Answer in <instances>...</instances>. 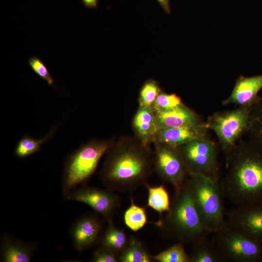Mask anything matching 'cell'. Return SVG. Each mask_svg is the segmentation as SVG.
Wrapping results in <instances>:
<instances>
[{
  "label": "cell",
  "instance_id": "obj_2",
  "mask_svg": "<svg viewBox=\"0 0 262 262\" xmlns=\"http://www.w3.org/2000/svg\"><path fill=\"white\" fill-rule=\"evenodd\" d=\"M226 165L220 181L224 196L236 206L262 204V144L240 140Z\"/></svg>",
  "mask_w": 262,
  "mask_h": 262
},
{
  "label": "cell",
  "instance_id": "obj_29",
  "mask_svg": "<svg viewBox=\"0 0 262 262\" xmlns=\"http://www.w3.org/2000/svg\"><path fill=\"white\" fill-rule=\"evenodd\" d=\"M91 261L94 262H116L117 255L110 249L100 246L94 252Z\"/></svg>",
  "mask_w": 262,
  "mask_h": 262
},
{
  "label": "cell",
  "instance_id": "obj_19",
  "mask_svg": "<svg viewBox=\"0 0 262 262\" xmlns=\"http://www.w3.org/2000/svg\"><path fill=\"white\" fill-rule=\"evenodd\" d=\"M191 262H223V259L213 239L205 238L191 245Z\"/></svg>",
  "mask_w": 262,
  "mask_h": 262
},
{
  "label": "cell",
  "instance_id": "obj_9",
  "mask_svg": "<svg viewBox=\"0 0 262 262\" xmlns=\"http://www.w3.org/2000/svg\"><path fill=\"white\" fill-rule=\"evenodd\" d=\"M153 166L161 180L172 185L174 191L180 189L189 177V173L177 147L154 143Z\"/></svg>",
  "mask_w": 262,
  "mask_h": 262
},
{
  "label": "cell",
  "instance_id": "obj_27",
  "mask_svg": "<svg viewBox=\"0 0 262 262\" xmlns=\"http://www.w3.org/2000/svg\"><path fill=\"white\" fill-rule=\"evenodd\" d=\"M182 103L181 98L174 93L168 94L162 91L152 105L155 112L172 109Z\"/></svg>",
  "mask_w": 262,
  "mask_h": 262
},
{
  "label": "cell",
  "instance_id": "obj_25",
  "mask_svg": "<svg viewBox=\"0 0 262 262\" xmlns=\"http://www.w3.org/2000/svg\"><path fill=\"white\" fill-rule=\"evenodd\" d=\"M184 246L178 242L156 255H150L151 258L159 262H191Z\"/></svg>",
  "mask_w": 262,
  "mask_h": 262
},
{
  "label": "cell",
  "instance_id": "obj_24",
  "mask_svg": "<svg viewBox=\"0 0 262 262\" xmlns=\"http://www.w3.org/2000/svg\"><path fill=\"white\" fill-rule=\"evenodd\" d=\"M131 205L124 214V221L126 226L133 231L142 229L147 222L145 209L136 205L131 199Z\"/></svg>",
  "mask_w": 262,
  "mask_h": 262
},
{
  "label": "cell",
  "instance_id": "obj_28",
  "mask_svg": "<svg viewBox=\"0 0 262 262\" xmlns=\"http://www.w3.org/2000/svg\"><path fill=\"white\" fill-rule=\"evenodd\" d=\"M28 64L33 72L41 79L47 82L50 86L54 85V80L51 76L48 67L37 56L30 58Z\"/></svg>",
  "mask_w": 262,
  "mask_h": 262
},
{
  "label": "cell",
  "instance_id": "obj_5",
  "mask_svg": "<svg viewBox=\"0 0 262 262\" xmlns=\"http://www.w3.org/2000/svg\"><path fill=\"white\" fill-rule=\"evenodd\" d=\"M192 195L208 232L214 233L227 225L224 197L219 180L199 174L190 175Z\"/></svg>",
  "mask_w": 262,
  "mask_h": 262
},
{
  "label": "cell",
  "instance_id": "obj_3",
  "mask_svg": "<svg viewBox=\"0 0 262 262\" xmlns=\"http://www.w3.org/2000/svg\"><path fill=\"white\" fill-rule=\"evenodd\" d=\"M175 193L169 211L156 224L170 238L183 245H192L207 238L206 229L195 204L189 177Z\"/></svg>",
  "mask_w": 262,
  "mask_h": 262
},
{
  "label": "cell",
  "instance_id": "obj_11",
  "mask_svg": "<svg viewBox=\"0 0 262 262\" xmlns=\"http://www.w3.org/2000/svg\"><path fill=\"white\" fill-rule=\"evenodd\" d=\"M227 224L262 244V204L236 206L226 212Z\"/></svg>",
  "mask_w": 262,
  "mask_h": 262
},
{
  "label": "cell",
  "instance_id": "obj_17",
  "mask_svg": "<svg viewBox=\"0 0 262 262\" xmlns=\"http://www.w3.org/2000/svg\"><path fill=\"white\" fill-rule=\"evenodd\" d=\"M36 248L35 244L4 234L0 244V260L3 262H29Z\"/></svg>",
  "mask_w": 262,
  "mask_h": 262
},
{
  "label": "cell",
  "instance_id": "obj_23",
  "mask_svg": "<svg viewBox=\"0 0 262 262\" xmlns=\"http://www.w3.org/2000/svg\"><path fill=\"white\" fill-rule=\"evenodd\" d=\"M118 260L121 262H149L152 259L142 243L137 238L132 237L119 255Z\"/></svg>",
  "mask_w": 262,
  "mask_h": 262
},
{
  "label": "cell",
  "instance_id": "obj_22",
  "mask_svg": "<svg viewBox=\"0 0 262 262\" xmlns=\"http://www.w3.org/2000/svg\"><path fill=\"white\" fill-rule=\"evenodd\" d=\"M246 134L249 138L262 144V95H258L250 104Z\"/></svg>",
  "mask_w": 262,
  "mask_h": 262
},
{
  "label": "cell",
  "instance_id": "obj_6",
  "mask_svg": "<svg viewBox=\"0 0 262 262\" xmlns=\"http://www.w3.org/2000/svg\"><path fill=\"white\" fill-rule=\"evenodd\" d=\"M250 104L215 112L205 121L208 130L213 131L217 138L226 163L241 137L246 133Z\"/></svg>",
  "mask_w": 262,
  "mask_h": 262
},
{
  "label": "cell",
  "instance_id": "obj_13",
  "mask_svg": "<svg viewBox=\"0 0 262 262\" xmlns=\"http://www.w3.org/2000/svg\"><path fill=\"white\" fill-rule=\"evenodd\" d=\"M208 130L206 123L195 126L161 129L158 130L153 143H162L178 147L193 140L207 136Z\"/></svg>",
  "mask_w": 262,
  "mask_h": 262
},
{
  "label": "cell",
  "instance_id": "obj_14",
  "mask_svg": "<svg viewBox=\"0 0 262 262\" xmlns=\"http://www.w3.org/2000/svg\"><path fill=\"white\" fill-rule=\"evenodd\" d=\"M155 116L158 130L206 123L200 115L183 102L172 109L155 112Z\"/></svg>",
  "mask_w": 262,
  "mask_h": 262
},
{
  "label": "cell",
  "instance_id": "obj_12",
  "mask_svg": "<svg viewBox=\"0 0 262 262\" xmlns=\"http://www.w3.org/2000/svg\"><path fill=\"white\" fill-rule=\"evenodd\" d=\"M101 231V224L95 215L86 214L79 218L70 231L76 249L82 251L90 247L98 239Z\"/></svg>",
  "mask_w": 262,
  "mask_h": 262
},
{
  "label": "cell",
  "instance_id": "obj_15",
  "mask_svg": "<svg viewBox=\"0 0 262 262\" xmlns=\"http://www.w3.org/2000/svg\"><path fill=\"white\" fill-rule=\"evenodd\" d=\"M262 89V74L250 77L240 76L230 94L222 102L223 105L242 106L252 102Z\"/></svg>",
  "mask_w": 262,
  "mask_h": 262
},
{
  "label": "cell",
  "instance_id": "obj_10",
  "mask_svg": "<svg viewBox=\"0 0 262 262\" xmlns=\"http://www.w3.org/2000/svg\"><path fill=\"white\" fill-rule=\"evenodd\" d=\"M66 198L87 205L107 220L112 218L121 202L119 196L112 190L90 187L76 188Z\"/></svg>",
  "mask_w": 262,
  "mask_h": 262
},
{
  "label": "cell",
  "instance_id": "obj_4",
  "mask_svg": "<svg viewBox=\"0 0 262 262\" xmlns=\"http://www.w3.org/2000/svg\"><path fill=\"white\" fill-rule=\"evenodd\" d=\"M115 139V136L104 140L91 139L66 157L62 180V192L66 198L78 185L92 177Z\"/></svg>",
  "mask_w": 262,
  "mask_h": 262
},
{
  "label": "cell",
  "instance_id": "obj_8",
  "mask_svg": "<svg viewBox=\"0 0 262 262\" xmlns=\"http://www.w3.org/2000/svg\"><path fill=\"white\" fill-rule=\"evenodd\" d=\"M177 148L189 175L199 174L219 180L218 144L207 136Z\"/></svg>",
  "mask_w": 262,
  "mask_h": 262
},
{
  "label": "cell",
  "instance_id": "obj_16",
  "mask_svg": "<svg viewBox=\"0 0 262 262\" xmlns=\"http://www.w3.org/2000/svg\"><path fill=\"white\" fill-rule=\"evenodd\" d=\"M133 135L142 144L150 146L158 131L155 112L152 105L138 106L132 118Z\"/></svg>",
  "mask_w": 262,
  "mask_h": 262
},
{
  "label": "cell",
  "instance_id": "obj_7",
  "mask_svg": "<svg viewBox=\"0 0 262 262\" xmlns=\"http://www.w3.org/2000/svg\"><path fill=\"white\" fill-rule=\"evenodd\" d=\"M213 238L224 262H262V244L227 224Z\"/></svg>",
  "mask_w": 262,
  "mask_h": 262
},
{
  "label": "cell",
  "instance_id": "obj_21",
  "mask_svg": "<svg viewBox=\"0 0 262 262\" xmlns=\"http://www.w3.org/2000/svg\"><path fill=\"white\" fill-rule=\"evenodd\" d=\"M145 186L147 189V206L161 215L168 212L171 207V200L168 193L163 185L151 186L147 183Z\"/></svg>",
  "mask_w": 262,
  "mask_h": 262
},
{
  "label": "cell",
  "instance_id": "obj_26",
  "mask_svg": "<svg viewBox=\"0 0 262 262\" xmlns=\"http://www.w3.org/2000/svg\"><path fill=\"white\" fill-rule=\"evenodd\" d=\"M162 89L158 82L150 79L143 84L138 98L139 106L152 105Z\"/></svg>",
  "mask_w": 262,
  "mask_h": 262
},
{
  "label": "cell",
  "instance_id": "obj_31",
  "mask_svg": "<svg viewBox=\"0 0 262 262\" xmlns=\"http://www.w3.org/2000/svg\"><path fill=\"white\" fill-rule=\"evenodd\" d=\"M83 5L88 8H96L98 7V0H81Z\"/></svg>",
  "mask_w": 262,
  "mask_h": 262
},
{
  "label": "cell",
  "instance_id": "obj_30",
  "mask_svg": "<svg viewBox=\"0 0 262 262\" xmlns=\"http://www.w3.org/2000/svg\"><path fill=\"white\" fill-rule=\"evenodd\" d=\"M163 10L168 14L171 13L170 0H157Z\"/></svg>",
  "mask_w": 262,
  "mask_h": 262
},
{
  "label": "cell",
  "instance_id": "obj_1",
  "mask_svg": "<svg viewBox=\"0 0 262 262\" xmlns=\"http://www.w3.org/2000/svg\"><path fill=\"white\" fill-rule=\"evenodd\" d=\"M154 171L153 150L133 135L115 140L105 153L99 176L112 191L131 192L147 183Z\"/></svg>",
  "mask_w": 262,
  "mask_h": 262
},
{
  "label": "cell",
  "instance_id": "obj_18",
  "mask_svg": "<svg viewBox=\"0 0 262 262\" xmlns=\"http://www.w3.org/2000/svg\"><path fill=\"white\" fill-rule=\"evenodd\" d=\"M107 221L108 225L101 237L100 246L110 249L117 255H120L129 240L124 231L114 225L112 218Z\"/></svg>",
  "mask_w": 262,
  "mask_h": 262
},
{
  "label": "cell",
  "instance_id": "obj_20",
  "mask_svg": "<svg viewBox=\"0 0 262 262\" xmlns=\"http://www.w3.org/2000/svg\"><path fill=\"white\" fill-rule=\"evenodd\" d=\"M57 128V126H54L45 135L39 139L25 134L16 143L14 149L15 155L23 159L41 151L42 145L52 138Z\"/></svg>",
  "mask_w": 262,
  "mask_h": 262
}]
</instances>
